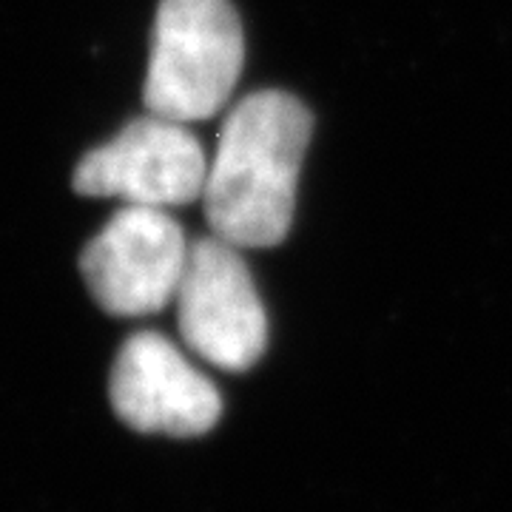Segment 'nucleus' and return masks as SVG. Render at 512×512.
Here are the masks:
<instances>
[{"label":"nucleus","mask_w":512,"mask_h":512,"mask_svg":"<svg viewBox=\"0 0 512 512\" xmlns=\"http://www.w3.org/2000/svg\"><path fill=\"white\" fill-rule=\"evenodd\" d=\"M311 128V111L285 92H256L228 114L202 188L214 237L239 251L288 237Z\"/></svg>","instance_id":"1"},{"label":"nucleus","mask_w":512,"mask_h":512,"mask_svg":"<svg viewBox=\"0 0 512 512\" xmlns=\"http://www.w3.org/2000/svg\"><path fill=\"white\" fill-rule=\"evenodd\" d=\"M242 60L231 0H160L143 103L165 120H208L228 103Z\"/></svg>","instance_id":"2"},{"label":"nucleus","mask_w":512,"mask_h":512,"mask_svg":"<svg viewBox=\"0 0 512 512\" xmlns=\"http://www.w3.org/2000/svg\"><path fill=\"white\" fill-rule=\"evenodd\" d=\"M180 222L163 208L126 205L83 248L80 274L111 316L137 319L174 302L188 262Z\"/></svg>","instance_id":"4"},{"label":"nucleus","mask_w":512,"mask_h":512,"mask_svg":"<svg viewBox=\"0 0 512 512\" xmlns=\"http://www.w3.org/2000/svg\"><path fill=\"white\" fill-rule=\"evenodd\" d=\"M177 325L202 362L239 373L268 348V316L237 245L220 237L191 242L177 288Z\"/></svg>","instance_id":"3"},{"label":"nucleus","mask_w":512,"mask_h":512,"mask_svg":"<svg viewBox=\"0 0 512 512\" xmlns=\"http://www.w3.org/2000/svg\"><path fill=\"white\" fill-rule=\"evenodd\" d=\"M109 396L120 421L137 433L191 439L217 427L222 416L217 384L154 330H140L123 342L111 367Z\"/></svg>","instance_id":"6"},{"label":"nucleus","mask_w":512,"mask_h":512,"mask_svg":"<svg viewBox=\"0 0 512 512\" xmlns=\"http://www.w3.org/2000/svg\"><path fill=\"white\" fill-rule=\"evenodd\" d=\"M205 174V151L185 123L148 111L106 146L89 151L72 183L83 197H120L126 205L168 211L202 200Z\"/></svg>","instance_id":"5"}]
</instances>
